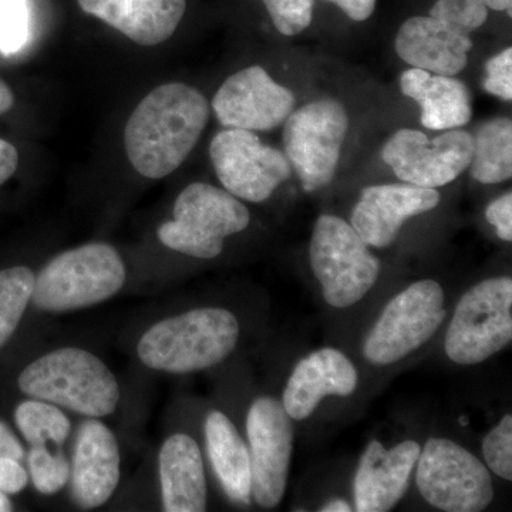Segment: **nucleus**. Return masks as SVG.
I'll use <instances>...</instances> for the list:
<instances>
[{"mask_svg":"<svg viewBox=\"0 0 512 512\" xmlns=\"http://www.w3.org/2000/svg\"><path fill=\"white\" fill-rule=\"evenodd\" d=\"M208 119L210 106L200 90L184 83L158 86L127 121L124 146L128 160L143 177H167L190 156Z\"/></svg>","mask_w":512,"mask_h":512,"instance_id":"f257e3e1","label":"nucleus"},{"mask_svg":"<svg viewBox=\"0 0 512 512\" xmlns=\"http://www.w3.org/2000/svg\"><path fill=\"white\" fill-rule=\"evenodd\" d=\"M239 339L234 313L201 308L161 320L138 342V357L153 370L184 375L227 359Z\"/></svg>","mask_w":512,"mask_h":512,"instance_id":"f03ea898","label":"nucleus"},{"mask_svg":"<svg viewBox=\"0 0 512 512\" xmlns=\"http://www.w3.org/2000/svg\"><path fill=\"white\" fill-rule=\"evenodd\" d=\"M19 389L33 399L57 404L82 416H110L120 387L99 357L79 348L53 350L20 373Z\"/></svg>","mask_w":512,"mask_h":512,"instance_id":"7ed1b4c3","label":"nucleus"},{"mask_svg":"<svg viewBox=\"0 0 512 512\" xmlns=\"http://www.w3.org/2000/svg\"><path fill=\"white\" fill-rule=\"evenodd\" d=\"M126 282V266L109 244H87L57 255L40 271L33 305L45 312L89 308L110 299Z\"/></svg>","mask_w":512,"mask_h":512,"instance_id":"20e7f679","label":"nucleus"},{"mask_svg":"<svg viewBox=\"0 0 512 512\" xmlns=\"http://www.w3.org/2000/svg\"><path fill=\"white\" fill-rule=\"evenodd\" d=\"M309 256L323 298L338 309L362 301L382 268L355 228L335 215H320L316 221Z\"/></svg>","mask_w":512,"mask_h":512,"instance_id":"39448f33","label":"nucleus"},{"mask_svg":"<svg viewBox=\"0 0 512 512\" xmlns=\"http://www.w3.org/2000/svg\"><path fill=\"white\" fill-rule=\"evenodd\" d=\"M248 208L228 191L194 183L184 188L174 205V220L158 228L165 247L184 255L212 259L224 249V239L248 228Z\"/></svg>","mask_w":512,"mask_h":512,"instance_id":"423d86ee","label":"nucleus"},{"mask_svg":"<svg viewBox=\"0 0 512 512\" xmlns=\"http://www.w3.org/2000/svg\"><path fill=\"white\" fill-rule=\"evenodd\" d=\"M512 340V279L480 282L461 296L447 329L446 353L457 365L490 359Z\"/></svg>","mask_w":512,"mask_h":512,"instance_id":"0eeeda50","label":"nucleus"},{"mask_svg":"<svg viewBox=\"0 0 512 512\" xmlns=\"http://www.w3.org/2000/svg\"><path fill=\"white\" fill-rule=\"evenodd\" d=\"M285 156L303 190L315 192L335 178L343 143L349 131L345 106L335 99L305 104L285 121Z\"/></svg>","mask_w":512,"mask_h":512,"instance_id":"6e6552de","label":"nucleus"},{"mask_svg":"<svg viewBox=\"0 0 512 512\" xmlns=\"http://www.w3.org/2000/svg\"><path fill=\"white\" fill-rule=\"evenodd\" d=\"M443 288L433 279L414 282L387 303L363 345L367 362H400L433 338L446 319Z\"/></svg>","mask_w":512,"mask_h":512,"instance_id":"1a4fd4ad","label":"nucleus"},{"mask_svg":"<svg viewBox=\"0 0 512 512\" xmlns=\"http://www.w3.org/2000/svg\"><path fill=\"white\" fill-rule=\"evenodd\" d=\"M417 487L441 511L480 512L494 498L493 478L483 461L447 439H430L417 460Z\"/></svg>","mask_w":512,"mask_h":512,"instance_id":"9d476101","label":"nucleus"},{"mask_svg":"<svg viewBox=\"0 0 512 512\" xmlns=\"http://www.w3.org/2000/svg\"><path fill=\"white\" fill-rule=\"evenodd\" d=\"M210 157L225 190L249 202L268 200L292 174L284 151L241 128H225L212 138Z\"/></svg>","mask_w":512,"mask_h":512,"instance_id":"9b49d317","label":"nucleus"},{"mask_svg":"<svg viewBox=\"0 0 512 512\" xmlns=\"http://www.w3.org/2000/svg\"><path fill=\"white\" fill-rule=\"evenodd\" d=\"M474 138L466 130H446L429 138L413 128H402L382 148L384 163L403 183L440 188L453 183L470 167Z\"/></svg>","mask_w":512,"mask_h":512,"instance_id":"f8f14e48","label":"nucleus"},{"mask_svg":"<svg viewBox=\"0 0 512 512\" xmlns=\"http://www.w3.org/2000/svg\"><path fill=\"white\" fill-rule=\"evenodd\" d=\"M252 495L264 508H275L288 485L293 448L292 419L284 404L259 397L247 417Z\"/></svg>","mask_w":512,"mask_h":512,"instance_id":"ddd939ff","label":"nucleus"},{"mask_svg":"<svg viewBox=\"0 0 512 512\" xmlns=\"http://www.w3.org/2000/svg\"><path fill=\"white\" fill-rule=\"evenodd\" d=\"M295 104L288 87L275 82L264 67L251 66L222 83L212 109L225 128L271 131L285 123Z\"/></svg>","mask_w":512,"mask_h":512,"instance_id":"4468645a","label":"nucleus"},{"mask_svg":"<svg viewBox=\"0 0 512 512\" xmlns=\"http://www.w3.org/2000/svg\"><path fill=\"white\" fill-rule=\"evenodd\" d=\"M436 188L412 184L373 185L362 191L352 214V227L369 247L387 248L396 241L404 222L440 204Z\"/></svg>","mask_w":512,"mask_h":512,"instance_id":"2eb2a0df","label":"nucleus"},{"mask_svg":"<svg viewBox=\"0 0 512 512\" xmlns=\"http://www.w3.org/2000/svg\"><path fill=\"white\" fill-rule=\"evenodd\" d=\"M421 447L413 440L384 448L373 440L359 461L355 477V507L359 512L393 510L406 494Z\"/></svg>","mask_w":512,"mask_h":512,"instance_id":"dca6fc26","label":"nucleus"},{"mask_svg":"<svg viewBox=\"0 0 512 512\" xmlns=\"http://www.w3.org/2000/svg\"><path fill=\"white\" fill-rule=\"evenodd\" d=\"M70 474L74 503L83 510L110 500L120 481V451L106 424L90 419L80 426Z\"/></svg>","mask_w":512,"mask_h":512,"instance_id":"f3484780","label":"nucleus"},{"mask_svg":"<svg viewBox=\"0 0 512 512\" xmlns=\"http://www.w3.org/2000/svg\"><path fill=\"white\" fill-rule=\"evenodd\" d=\"M359 382L355 365L340 350L323 348L303 357L296 365L284 392L286 413L305 420L328 396H350Z\"/></svg>","mask_w":512,"mask_h":512,"instance_id":"a211bd4d","label":"nucleus"},{"mask_svg":"<svg viewBox=\"0 0 512 512\" xmlns=\"http://www.w3.org/2000/svg\"><path fill=\"white\" fill-rule=\"evenodd\" d=\"M394 47L400 59L414 69L457 76L467 67L473 40L439 19L414 16L397 32Z\"/></svg>","mask_w":512,"mask_h":512,"instance_id":"6ab92c4d","label":"nucleus"},{"mask_svg":"<svg viewBox=\"0 0 512 512\" xmlns=\"http://www.w3.org/2000/svg\"><path fill=\"white\" fill-rule=\"evenodd\" d=\"M87 15L123 33L140 46L170 39L187 9V0H77Z\"/></svg>","mask_w":512,"mask_h":512,"instance_id":"aec40b11","label":"nucleus"},{"mask_svg":"<svg viewBox=\"0 0 512 512\" xmlns=\"http://www.w3.org/2000/svg\"><path fill=\"white\" fill-rule=\"evenodd\" d=\"M400 90L419 104L421 124L429 130L461 128L467 126L473 116L470 90L454 76L412 67L400 77Z\"/></svg>","mask_w":512,"mask_h":512,"instance_id":"412c9836","label":"nucleus"},{"mask_svg":"<svg viewBox=\"0 0 512 512\" xmlns=\"http://www.w3.org/2000/svg\"><path fill=\"white\" fill-rule=\"evenodd\" d=\"M164 511L207 510V480L200 447L187 434H174L160 451Z\"/></svg>","mask_w":512,"mask_h":512,"instance_id":"4be33fe9","label":"nucleus"},{"mask_svg":"<svg viewBox=\"0 0 512 512\" xmlns=\"http://www.w3.org/2000/svg\"><path fill=\"white\" fill-rule=\"evenodd\" d=\"M205 440L212 467L225 494L234 503H251V456L237 427L224 413L211 412L205 420Z\"/></svg>","mask_w":512,"mask_h":512,"instance_id":"5701e85b","label":"nucleus"},{"mask_svg":"<svg viewBox=\"0 0 512 512\" xmlns=\"http://www.w3.org/2000/svg\"><path fill=\"white\" fill-rule=\"evenodd\" d=\"M471 177L481 184H500L512 177V121L495 117L478 128Z\"/></svg>","mask_w":512,"mask_h":512,"instance_id":"b1692460","label":"nucleus"},{"mask_svg":"<svg viewBox=\"0 0 512 512\" xmlns=\"http://www.w3.org/2000/svg\"><path fill=\"white\" fill-rule=\"evenodd\" d=\"M15 421L30 447L53 443L60 448L72 429L70 420L60 409L37 399L20 403L15 412Z\"/></svg>","mask_w":512,"mask_h":512,"instance_id":"393cba45","label":"nucleus"},{"mask_svg":"<svg viewBox=\"0 0 512 512\" xmlns=\"http://www.w3.org/2000/svg\"><path fill=\"white\" fill-rule=\"evenodd\" d=\"M36 276L26 266L0 271V348L18 329L30 299Z\"/></svg>","mask_w":512,"mask_h":512,"instance_id":"a878e982","label":"nucleus"},{"mask_svg":"<svg viewBox=\"0 0 512 512\" xmlns=\"http://www.w3.org/2000/svg\"><path fill=\"white\" fill-rule=\"evenodd\" d=\"M33 485L40 494L59 493L70 478V463L60 450L55 453L47 446H33L28 454Z\"/></svg>","mask_w":512,"mask_h":512,"instance_id":"bb28decb","label":"nucleus"},{"mask_svg":"<svg viewBox=\"0 0 512 512\" xmlns=\"http://www.w3.org/2000/svg\"><path fill=\"white\" fill-rule=\"evenodd\" d=\"M430 16L470 35L487 22L488 9L480 0H437Z\"/></svg>","mask_w":512,"mask_h":512,"instance_id":"cd10ccee","label":"nucleus"},{"mask_svg":"<svg viewBox=\"0 0 512 512\" xmlns=\"http://www.w3.org/2000/svg\"><path fill=\"white\" fill-rule=\"evenodd\" d=\"M28 40L26 0H0V52L18 53Z\"/></svg>","mask_w":512,"mask_h":512,"instance_id":"c85d7f7f","label":"nucleus"},{"mask_svg":"<svg viewBox=\"0 0 512 512\" xmlns=\"http://www.w3.org/2000/svg\"><path fill=\"white\" fill-rule=\"evenodd\" d=\"M279 33L296 36L311 26L315 0H264Z\"/></svg>","mask_w":512,"mask_h":512,"instance_id":"c756f323","label":"nucleus"},{"mask_svg":"<svg viewBox=\"0 0 512 512\" xmlns=\"http://www.w3.org/2000/svg\"><path fill=\"white\" fill-rule=\"evenodd\" d=\"M483 453L488 467L503 480H512V417L505 414L503 420L487 434L483 441Z\"/></svg>","mask_w":512,"mask_h":512,"instance_id":"7c9ffc66","label":"nucleus"},{"mask_svg":"<svg viewBox=\"0 0 512 512\" xmlns=\"http://www.w3.org/2000/svg\"><path fill=\"white\" fill-rule=\"evenodd\" d=\"M485 92L504 101L512 100V49L501 50L485 63Z\"/></svg>","mask_w":512,"mask_h":512,"instance_id":"2f4dec72","label":"nucleus"},{"mask_svg":"<svg viewBox=\"0 0 512 512\" xmlns=\"http://www.w3.org/2000/svg\"><path fill=\"white\" fill-rule=\"evenodd\" d=\"M485 218L505 242L512 241V194L511 191L491 201L485 210Z\"/></svg>","mask_w":512,"mask_h":512,"instance_id":"473e14b6","label":"nucleus"},{"mask_svg":"<svg viewBox=\"0 0 512 512\" xmlns=\"http://www.w3.org/2000/svg\"><path fill=\"white\" fill-rule=\"evenodd\" d=\"M29 476L20 461L0 458V491L6 495L18 494L28 485Z\"/></svg>","mask_w":512,"mask_h":512,"instance_id":"72a5a7b5","label":"nucleus"},{"mask_svg":"<svg viewBox=\"0 0 512 512\" xmlns=\"http://www.w3.org/2000/svg\"><path fill=\"white\" fill-rule=\"evenodd\" d=\"M328 2L339 6L343 13L355 22H365L375 12L377 0H328Z\"/></svg>","mask_w":512,"mask_h":512,"instance_id":"f704fd0d","label":"nucleus"},{"mask_svg":"<svg viewBox=\"0 0 512 512\" xmlns=\"http://www.w3.org/2000/svg\"><path fill=\"white\" fill-rule=\"evenodd\" d=\"M0 458H12L22 461L25 458V450L8 424L0 420Z\"/></svg>","mask_w":512,"mask_h":512,"instance_id":"c9c22d12","label":"nucleus"},{"mask_svg":"<svg viewBox=\"0 0 512 512\" xmlns=\"http://www.w3.org/2000/svg\"><path fill=\"white\" fill-rule=\"evenodd\" d=\"M19 154L9 141L0 138V185L5 184L18 170Z\"/></svg>","mask_w":512,"mask_h":512,"instance_id":"e433bc0d","label":"nucleus"},{"mask_svg":"<svg viewBox=\"0 0 512 512\" xmlns=\"http://www.w3.org/2000/svg\"><path fill=\"white\" fill-rule=\"evenodd\" d=\"M13 104H15V94H13L8 84L0 79V116L8 113Z\"/></svg>","mask_w":512,"mask_h":512,"instance_id":"4c0bfd02","label":"nucleus"},{"mask_svg":"<svg viewBox=\"0 0 512 512\" xmlns=\"http://www.w3.org/2000/svg\"><path fill=\"white\" fill-rule=\"evenodd\" d=\"M487 9L497 10V12H508L511 16L512 0H480Z\"/></svg>","mask_w":512,"mask_h":512,"instance_id":"58836bf2","label":"nucleus"},{"mask_svg":"<svg viewBox=\"0 0 512 512\" xmlns=\"http://www.w3.org/2000/svg\"><path fill=\"white\" fill-rule=\"evenodd\" d=\"M320 511H325V512H350V511H352V508H350L349 503H346V501H343V500H332V501H329L328 504L323 505V507L320 508Z\"/></svg>","mask_w":512,"mask_h":512,"instance_id":"ea45409f","label":"nucleus"},{"mask_svg":"<svg viewBox=\"0 0 512 512\" xmlns=\"http://www.w3.org/2000/svg\"><path fill=\"white\" fill-rule=\"evenodd\" d=\"M13 510V505L10 503L8 495L0 491V512H10Z\"/></svg>","mask_w":512,"mask_h":512,"instance_id":"a19ab883","label":"nucleus"}]
</instances>
